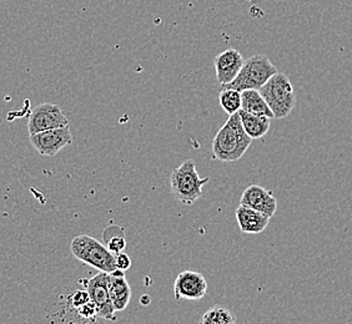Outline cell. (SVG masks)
<instances>
[{
    "mask_svg": "<svg viewBox=\"0 0 352 324\" xmlns=\"http://www.w3.org/2000/svg\"><path fill=\"white\" fill-rule=\"evenodd\" d=\"M252 139L246 134L239 111L229 115L212 141V155L221 162L240 160L250 148Z\"/></svg>",
    "mask_w": 352,
    "mask_h": 324,
    "instance_id": "cell-1",
    "label": "cell"
},
{
    "mask_svg": "<svg viewBox=\"0 0 352 324\" xmlns=\"http://www.w3.org/2000/svg\"><path fill=\"white\" fill-rule=\"evenodd\" d=\"M210 177L200 178L194 160L184 161L170 175V187L176 200L185 206H191L203 196V187Z\"/></svg>",
    "mask_w": 352,
    "mask_h": 324,
    "instance_id": "cell-2",
    "label": "cell"
},
{
    "mask_svg": "<svg viewBox=\"0 0 352 324\" xmlns=\"http://www.w3.org/2000/svg\"><path fill=\"white\" fill-rule=\"evenodd\" d=\"M266 104L271 108L274 119H285L292 114L296 105V95L292 81L284 73L272 75L269 80L258 89Z\"/></svg>",
    "mask_w": 352,
    "mask_h": 324,
    "instance_id": "cell-3",
    "label": "cell"
},
{
    "mask_svg": "<svg viewBox=\"0 0 352 324\" xmlns=\"http://www.w3.org/2000/svg\"><path fill=\"white\" fill-rule=\"evenodd\" d=\"M70 251L75 258L85 264L94 267L100 272L110 273L118 270L116 264V255L108 250L107 246L88 235L75 237L70 243Z\"/></svg>",
    "mask_w": 352,
    "mask_h": 324,
    "instance_id": "cell-4",
    "label": "cell"
},
{
    "mask_svg": "<svg viewBox=\"0 0 352 324\" xmlns=\"http://www.w3.org/2000/svg\"><path fill=\"white\" fill-rule=\"evenodd\" d=\"M276 73L278 69L271 62L269 56L254 55L248 60H245L244 67L240 70L236 78L229 84L223 85V88L235 89L240 93L248 89L258 90Z\"/></svg>",
    "mask_w": 352,
    "mask_h": 324,
    "instance_id": "cell-5",
    "label": "cell"
},
{
    "mask_svg": "<svg viewBox=\"0 0 352 324\" xmlns=\"http://www.w3.org/2000/svg\"><path fill=\"white\" fill-rule=\"evenodd\" d=\"M82 284L84 288L88 290L90 299L96 307L98 317L102 321L116 322V308L109 296L108 273L99 272L96 276L90 279H82Z\"/></svg>",
    "mask_w": 352,
    "mask_h": 324,
    "instance_id": "cell-6",
    "label": "cell"
},
{
    "mask_svg": "<svg viewBox=\"0 0 352 324\" xmlns=\"http://www.w3.org/2000/svg\"><path fill=\"white\" fill-rule=\"evenodd\" d=\"M64 126H69L67 116L63 114L61 108L58 105L49 104V102L41 104L33 108L28 120L29 135L52 130V128H64Z\"/></svg>",
    "mask_w": 352,
    "mask_h": 324,
    "instance_id": "cell-7",
    "label": "cell"
},
{
    "mask_svg": "<svg viewBox=\"0 0 352 324\" xmlns=\"http://www.w3.org/2000/svg\"><path fill=\"white\" fill-rule=\"evenodd\" d=\"M30 136V143L41 155L55 156L61 150L73 142V135L69 126L52 128L47 131L36 132Z\"/></svg>",
    "mask_w": 352,
    "mask_h": 324,
    "instance_id": "cell-8",
    "label": "cell"
},
{
    "mask_svg": "<svg viewBox=\"0 0 352 324\" xmlns=\"http://www.w3.org/2000/svg\"><path fill=\"white\" fill-rule=\"evenodd\" d=\"M208 282L201 273L194 270H184L177 275L174 282V293L177 301H197L206 294Z\"/></svg>",
    "mask_w": 352,
    "mask_h": 324,
    "instance_id": "cell-9",
    "label": "cell"
},
{
    "mask_svg": "<svg viewBox=\"0 0 352 324\" xmlns=\"http://www.w3.org/2000/svg\"><path fill=\"white\" fill-rule=\"evenodd\" d=\"M240 205L256 209L266 216L272 217L278 209V200L270 189L258 185H251L245 189L240 198Z\"/></svg>",
    "mask_w": 352,
    "mask_h": 324,
    "instance_id": "cell-10",
    "label": "cell"
},
{
    "mask_svg": "<svg viewBox=\"0 0 352 324\" xmlns=\"http://www.w3.org/2000/svg\"><path fill=\"white\" fill-rule=\"evenodd\" d=\"M244 58L236 49H228L217 55L214 59L217 80L221 86L229 84L236 78L244 67Z\"/></svg>",
    "mask_w": 352,
    "mask_h": 324,
    "instance_id": "cell-11",
    "label": "cell"
},
{
    "mask_svg": "<svg viewBox=\"0 0 352 324\" xmlns=\"http://www.w3.org/2000/svg\"><path fill=\"white\" fill-rule=\"evenodd\" d=\"M108 288L116 311H124L131 299V288L125 278V270H116L108 273Z\"/></svg>",
    "mask_w": 352,
    "mask_h": 324,
    "instance_id": "cell-12",
    "label": "cell"
},
{
    "mask_svg": "<svg viewBox=\"0 0 352 324\" xmlns=\"http://www.w3.org/2000/svg\"><path fill=\"white\" fill-rule=\"evenodd\" d=\"M235 215L239 227L245 235H258L266 230L270 222V217L243 205L237 207Z\"/></svg>",
    "mask_w": 352,
    "mask_h": 324,
    "instance_id": "cell-13",
    "label": "cell"
},
{
    "mask_svg": "<svg viewBox=\"0 0 352 324\" xmlns=\"http://www.w3.org/2000/svg\"><path fill=\"white\" fill-rule=\"evenodd\" d=\"M239 114H240L243 128L252 140L261 139L269 132L271 120H272L270 117L263 115H252V114H249L241 108L239 110Z\"/></svg>",
    "mask_w": 352,
    "mask_h": 324,
    "instance_id": "cell-14",
    "label": "cell"
},
{
    "mask_svg": "<svg viewBox=\"0 0 352 324\" xmlns=\"http://www.w3.org/2000/svg\"><path fill=\"white\" fill-rule=\"evenodd\" d=\"M241 110L252 115L267 116L274 119L271 108L256 89H248L241 91Z\"/></svg>",
    "mask_w": 352,
    "mask_h": 324,
    "instance_id": "cell-15",
    "label": "cell"
},
{
    "mask_svg": "<svg viewBox=\"0 0 352 324\" xmlns=\"http://www.w3.org/2000/svg\"><path fill=\"white\" fill-rule=\"evenodd\" d=\"M219 102L228 115H232L241 108V93L235 89L223 88L219 94Z\"/></svg>",
    "mask_w": 352,
    "mask_h": 324,
    "instance_id": "cell-16",
    "label": "cell"
},
{
    "mask_svg": "<svg viewBox=\"0 0 352 324\" xmlns=\"http://www.w3.org/2000/svg\"><path fill=\"white\" fill-rule=\"evenodd\" d=\"M236 322L234 314L221 305H217L206 312L201 318L203 324H232Z\"/></svg>",
    "mask_w": 352,
    "mask_h": 324,
    "instance_id": "cell-17",
    "label": "cell"
},
{
    "mask_svg": "<svg viewBox=\"0 0 352 324\" xmlns=\"http://www.w3.org/2000/svg\"><path fill=\"white\" fill-rule=\"evenodd\" d=\"M107 232L110 233V231L107 230ZM105 236H104V240H105V243H107V247H108V250L111 252V253H119V252H122L124 248L126 247V241H125V237H124V233L120 232V235H116V233H110L111 236H108L107 233H104Z\"/></svg>",
    "mask_w": 352,
    "mask_h": 324,
    "instance_id": "cell-18",
    "label": "cell"
},
{
    "mask_svg": "<svg viewBox=\"0 0 352 324\" xmlns=\"http://www.w3.org/2000/svg\"><path fill=\"white\" fill-rule=\"evenodd\" d=\"M90 299L88 290H76L74 293H72L68 297V307L69 310L72 312L76 313V310L80 308L82 304L88 303Z\"/></svg>",
    "mask_w": 352,
    "mask_h": 324,
    "instance_id": "cell-19",
    "label": "cell"
},
{
    "mask_svg": "<svg viewBox=\"0 0 352 324\" xmlns=\"http://www.w3.org/2000/svg\"><path fill=\"white\" fill-rule=\"evenodd\" d=\"M116 264L118 270H129L130 267H131V259H130V257L126 253L119 252V253L116 255Z\"/></svg>",
    "mask_w": 352,
    "mask_h": 324,
    "instance_id": "cell-20",
    "label": "cell"
}]
</instances>
